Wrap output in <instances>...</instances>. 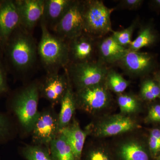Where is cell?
I'll return each instance as SVG.
<instances>
[{"label": "cell", "mask_w": 160, "mask_h": 160, "mask_svg": "<svg viewBox=\"0 0 160 160\" xmlns=\"http://www.w3.org/2000/svg\"><path fill=\"white\" fill-rule=\"evenodd\" d=\"M2 1H0V7H1V5H2Z\"/></svg>", "instance_id": "36"}, {"label": "cell", "mask_w": 160, "mask_h": 160, "mask_svg": "<svg viewBox=\"0 0 160 160\" xmlns=\"http://www.w3.org/2000/svg\"><path fill=\"white\" fill-rule=\"evenodd\" d=\"M22 154L27 160H53L49 149L39 145L25 146Z\"/></svg>", "instance_id": "26"}, {"label": "cell", "mask_w": 160, "mask_h": 160, "mask_svg": "<svg viewBox=\"0 0 160 160\" xmlns=\"http://www.w3.org/2000/svg\"><path fill=\"white\" fill-rule=\"evenodd\" d=\"M12 131L11 120L6 115L0 112V142L9 139Z\"/></svg>", "instance_id": "30"}, {"label": "cell", "mask_w": 160, "mask_h": 160, "mask_svg": "<svg viewBox=\"0 0 160 160\" xmlns=\"http://www.w3.org/2000/svg\"><path fill=\"white\" fill-rule=\"evenodd\" d=\"M115 137L109 144L112 153L118 160H154L152 157L147 135L139 130Z\"/></svg>", "instance_id": "4"}, {"label": "cell", "mask_w": 160, "mask_h": 160, "mask_svg": "<svg viewBox=\"0 0 160 160\" xmlns=\"http://www.w3.org/2000/svg\"><path fill=\"white\" fill-rule=\"evenodd\" d=\"M99 62L103 64L118 62L128 52V48L120 46L112 36L103 39L98 45Z\"/></svg>", "instance_id": "18"}, {"label": "cell", "mask_w": 160, "mask_h": 160, "mask_svg": "<svg viewBox=\"0 0 160 160\" xmlns=\"http://www.w3.org/2000/svg\"><path fill=\"white\" fill-rule=\"evenodd\" d=\"M74 93L77 109L98 118L109 114L113 98L105 83L78 89Z\"/></svg>", "instance_id": "6"}, {"label": "cell", "mask_w": 160, "mask_h": 160, "mask_svg": "<svg viewBox=\"0 0 160 160\" xmlns=\"http://www.w3.org/2000/svg\"><path fill=\"white\" fill-rule=\"evenodd\" d=\"M117 102L120 113L126 115L135 117L143 109V101L139 96L132 93L118 94Z\"/></svg>", "instance_id": "21"}, {"label": "cell", "mask_w": 160, "mask_h": 160, "mask_svg": "<svg viewBox=\"0 0 160 160\" xmlns=\"http://www.w3.org/2000/svg\"><path fill=\"white\" fill-rule=\"evenodd\" d=\"M84 1H73L53 31L67 42L84 33Z\"/></svg>", "instance_id": "9"}, {"label": "cell", "mask_w": 160, "mask_h": 160, "mask_svg": "<svg viewBox=\"0 0 160 160\" xmlns=\"http://www.w3.org/2000/svg\"><path fill=\"white\" fill-rule=\"evenodd\" d=\"M35 145L49 146L59 133L58 115L53 110L46 109L39 112L31 132Z\"/></svg>", "instance_id": "10"}, {"label": "cell", "mask_w": 160, "mask_h": 160, "mask_svg": "<svg viewBox=\"0 0 160 160\" xmlns=\"http://www.w3.org/2000/svg\"><path fill=\"white\" fill-rule=\"evenodd\" d=\"M20 26L19 14L15 1L2 0L0 7V51L2 54L7 42Z\"/></svg>", "instance_id": "12"}, {"label": "cell", "mask_w": 160, "mask_h": 160, "mask_svg": "<svg viewBox=\"0 0 160 160\" xmlns=\"http://www.w3.org/2000/svg\"><path fill=\"white\" fill-rule=\"evenodd\" d=\"M147 135L148 146L153 159L160 154V126L149 129Z\"/></svg>", "instance_id": "28"}, {"label": "cell", "mask_w": 160, "mask_h": 160, "mask_svg": "<svg viewBox=\"0 0 160 160\" xmlns=\"http://www.w3.org/2000/svg\"><path fill=\"white\" fill-rule=\"evenodd\" d=\"M49 151L53 160H76L69 143L60 132L50 144Z\"/></svg>", "instance_id": "22"}, {"label": "cell", "mask_w": 160, "mask_h": 160, "mask_svg": "<svg viewBox=\"0 0 160 160\" xmlns=\"http://www.w3.org/2000/svg\"><path fill=\"white\" fill-rule=\"evenodd\" d=\"M138 23V20H135L126 29L120 31H113L111 36L120 46L128 48L132 41V37Z\"/></svg>", "instance_id": "27"}, {"label": "cell", "mask_w": 160, "mask_h": 160, "mask_svg": "<svg viewBox=\"0 0 160 160\" xmlns=\"http://www.w3.org/2000/svg\"><path fill=\"white\" fill-rule=\"evenodd\" d=\"M144 122L147 124L160 126V102L156 100L148 103V111Z\"/></svg>", "instance_id": "29"}, {"label": "cell", "mask_w": 160, "mask_h": 160, "mask_svg": "<svg viewBox=\"0 0 160 160\" xmlns=\"http://www.w3.org/2000/svg\"><path fill=\"white\" fill-rule=\"evenodd\" d=\"M143 2L142 0H122L120 1L118 6L122 9L136 10L141 7Z\"/></svg>", "instance_id": "32"}, {"label": "cell", "mask_w": 160, "mask_h": 160, "mask_svg": "<svg viewBox=\"0 0 160 160\" xmlns=\"http://www.w3.org/2000/svg\"><path fill=\"white\" fill-rule=\"evenodd\" d=\"M103 141L102 139H97L89 145L86 153V160H113L109 144Z\"/></svg>", "instance_id": "23"}, {"label": "cell", "mask_w": 160, "mask_h": 160, "mask_svg": "<svg viewBox=\"0 0 160 160\" xmlns=\"http://www.w3.org/2000/svg\"><path fill=\"white\" fill-rule=\"evenodd\" d=\"M72 0H44L42 20L47 28L53 30L72 3Z\"/></svg>", "instance_id": "17"}, {"label": "cell", "mask_w": 160, "mask_h": 160, "mask_svg": "<svg viewBox=\"0 0 160 160\" xmlns=\"http://www.w3.org/2000/svg\"><path fill=\"white\" fill-rule=\"evenodd\" d=\"M38 46L31 32L21 26L13 32L3 51L6 69L22 73L34 66L38 55Z\"/></svg>", "instance_id": "1"}, {"label": "cell", "mask_w": 160, "mask_h": 160, "mask_svg": "<svg viewBox=\"0 0 160 160\" xmlns=\"http://www.w3.org/2000/svg\"><path fill=\"white\" fill-rule=\"evenodd\" d=\"M139 96L143 102H150L160 100V86L153 78H148L141 83Z\"/></svg>", "instance_id": "24"}, {"label": "cell", "mask_w": 160, "mask_h": 160, "mask_svg": "<svg viewBox=\"0 0 160 160\" xmlns=\"http://www.w3.org/2000/svg\"><path fill=\"white\" fill-rule=\"evenodd\" d=\"M114 10L101 1H84V32L92 38L112 32L111 14Z\"/></svg>", "instance_id": "7"}, {"label": "cell", "mask_w": 160, "mask_h": 160, "mask_svg": "<svg viewBox=\"0 0 160 160\" xmlns=\"http://www.w3.org/2000/svg\"><path fill=\"white\" fill-rule=\"evenodd\" d=\"M118 62L127 74L135 77L153 73L157 66V60L154 54L139 51H129Z\"/></svg>", "instance_id": "11"}, {"label": "cell", "mask_w": 160, "mask_h": 160, "mask_svg": "<svg viewBox=\"0 0 160 160\" xmlns=\"http://www.w3.org/2000/svg\"><path fill=\"white\" fill-rule=\"evenodd\" d=\"M60 133L63 135L71 147L76 160H82L86 139L90 135L89 129L86 127L85 130L81 128L79 123L73 118L65 128L61 129Z\"/></svg>", "instance_id": "15"}, {"label": "cell", "mask_w": 160, "mask_h": 160, "mask_svg": "<svg viewBox=\"0 0 160 160\" xmlns=\"http://www.w3.org/2000/svg\"><path fill=\"white\" fill-rule=\"evenodd\" d=\"M153 78L158 82L160 86V70L155 71L153 72Z\"/></svg>", "instance_id": "34"}, {"label": "cell", "mask_w": 160, "mask_h": 160, "mask_svg": "<svg viewBox=\"0 0 160 160\" xmlns=\"http://www.w3.org/2000/svg\"><path fill=\"white\" fill-rule=\"evenodd\" d=\"M69 82L66 70L63 74L59 72L47 73L39 84L40 94L52 105L60 103L67 91Z\"/></svg>", "instance_id": "13"}, {"label": "cell", "mask_w": 160, "mask_h": 160, "mask_svg": "<svg viewBox=\"0 0 160 160\" xmlns=\"http://www.w3.org/2000/svg\"><path fill=\"white\" fill-rule=\"evenodd\" d=\"M60 103L61 110L58 115L59 131L71 122L77 109L74 92L69 79L67 91Z\"/></svg>", "instance_id": "19"}, {"label": "cell", "mask_w": 160, "mask_h": 160, "mask_svg": "<svg viewBox=\"0 0 160 160\" xmlns=\"http://www.w3.org/2000/svg\"><path fill=\"white\" fill-rule=\"evenodd\" d=\"M23 29L32 32L43 15L44 0H15Z\"/></svg>", "instance_id": "14"}, {"label": "cell", "mask_w": 160, "mask_h": 160, "mask_svg": "<svg viewBox=\"0 0 160 160\" xmlns=\"http://www.w3.org/2000/svg\"><path fill=\"white\" fill-rule=\"evenodd\" d=\"M65 69L76 90L105 83L109 71L106 65L99 61L70 63Z\"/></svg>", "instance_id": "8"}, {"label": "cell", "mask_w": 160, "mask_h": 160, "mask_svg": "<svg viewBox=\"0 0 160 160\" xmlns=\"http://www.w3.org/2000/svg\"><path fill=\"white\" fill-rule=\"evenodd\" d=\"M6 71L7 69L3 60V54L0 51V96L8 90Z\"/></svg>", "instance_id": "31"}, {"label": "cell", "mask_w": 160, "mask_h": 160, "mask_svg": "<svg viewBox=\"0 0 160 160\" xmlns=\"http://www.w3.org/2000/svg\"><path fill=\"white\" fill-rule=\"evenodd\" d=\"M86 127L89 129L90 135L97 139L115 137L142 128L136 117L121 113L106 114L97 118L96 121Z\"/></svg>", "instance_id": "5"}, {"label": "cell", "mask_w": 160, "mask_h": 160, "mask_svg": "<svg viewBox=\"0 0 160 160\" xmlns=\"http://www.w3.org/2000/svg\"><path fill=\"white\" fill-rule=\"evenodd\" d=\"M159 39V35L153 24L149 22L141 27L137 37L132 41L128 49L130 51H139L142 48L155 45Z\"/></svg>", "instance_id": "20"}, {"label": "cell", "mask_w": 160, "mask_h": 160, "mask_svg": "<svg viewBox=\"0 0 160 160\" xmlns=\"http://www.w3.org/2000/svg\"><path fill=\"white\" fill-rule=\"evenodd\" d=\"M39 84L34 82L13 94L10 106L20 125L31 132L39 114L38 104L40 96Z\"/></svg>", "instance_id": "3"}, {"label": "cell", "mask_w": 160, "mask_h": 160, "mask_svg": "<svg viewBox=\"0 0 160 160\" xmlns=\"http://www.w3.org/2000/svg\"><path fill=\"white\" fill-rule=\"evenodd\" d=\"M150 6L154 9L160 10V0H153L150 1Z\"/></svg>", "instance_id": "33"}, {"label": "cell", "mask_w": 160, "mask_h": 160, "mask_svg": "<svg viewBox=\"0 0 160 160\" xmlns=\"http://www.w3.org/2000/svg\"><path fill=\"white\" fill-rule=\"evenodd\" d=\"M40 23L42 36L38 46V55L47 73L59 72L70 62L68 42L52 33L42 19Z\"/></svg>", "instance_id": "2"}, {"label": "cell", "mask_w": 160, "mask_h": 160, "mask_svg": "<svg viewBox=\"0 0 160 160\" xmlns=\"http://www.w3.org/2000/svg\"><path fill=\"white\" fill-rule=\"evenodd\" d=\"M154 160H160V154Z\"/></svg>", "instance_id": "35"}, {"label": "cell", "mask_w": 160, "mask_h": 160, "mask_svg": "<svg viewBox=\"0 0 160 160\" xmlns=\"http://www.w3.org/2000/svg\"><path fill=\"white\" fill-rule=\"evenodd\" d=\"M104 83L109 91L117 94L123 93L130 85L129 81L112 69H109Z\"/></svg>", "instance_id": "25"}, {"label": "cell", "mask_w": 160, "mask_h": 160, "mask_svg": "<svg viewBox=\"0 0 160 160\" xmlns=\"http://www.w3.org/2000/svg\"><path fill=\"white\" fill-rule=\"evenodd\" d=\"M68 43L70 62L71 60L72 63L90 61L94 51V44L92 37L84 32Z\"/></svg>", "instance_id": "16"}]
</instances>
